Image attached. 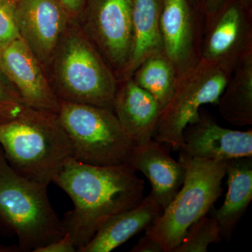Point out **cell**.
I'll return each mask as SVG.
<instances>
[{
  "mask_svg": "<svg viewBox=\"0 0 252 252\" xmlns=\"http://www.w3.org/2000/svg\"><path fill=\"white\" fill-rule=\"evenodd\" d=\"M0 147L14 171L47 187L74 158L72 143L58 113L31 107L0 124Z\"/></svg>",
  "mask_w": 252,
  "mask_h": 252,
  "instance_id": "cell-2",
  "label": "cell"
},
{
  "mask_svg": "<svg viewBox=\"0 0 252 252\" xmlns=\"http://www.w3.org/2000/svg\"><path fill=\"white\" fill-rule=\"evenodd\" d=\"M229 69L221 59L204 58L176 79L170 100L162 109L155 140L173 150L185 147L183 132L200 117V107L218 103L229 83Z\"/></svg>",
  "mask_w": 252,
  "mask_h": 252,
  "instance_id": "cell-6",
  "label": "cell"
},
{
  "mask_svg": "<svg viewBox=\"0 0 252 252\" xmlns=\"http://www.w3.org/2000/svg\"><path fill=\"white\" fill-rule=\"evenodd\" d=\"M160 29L167 59L172 65L180 66L190 48L191 30L187 0H164Z\"/></svg>",
  "mask_w": 252,
  "mask_h": 252,
  "instance_id": "cell-17",
  "label": "cell"
},
{
  "mask_svg": "<svg viewBox=\"0 0 252 252\" xmlns=\"http://www.w3.org/2000/svg\"><path fill=\"white\" fill-rule=\"evenodd\" d=\"M3 1V0H0V3H1V1Z\"/></svg>",
  "mask_w": 252,
  "mask_h": 252,
  "instance_id": "cell-28",
  "label": "cell"
},
{
  "mask_svg": "<svg viewBox=\"0 0 252 252\" xmlns=\"http://www.w3.org/2000/svg\"><path fill=\"white\" fill-rule=\"evenodd\" d=\"M132 252H162L161 247L156 240L145 234L131 250Z\"/></svg>",
  "mask_w": 252,
  "mask_h": 252,
  "instance_id": "cell-25",
  "label": "cell"
},
{
  "mask_svg": "<svg viewBox=\"0 0 252 252\" xmlns=\"http://www.w3.org/2000/svg\"><path fill=\"white\" fill-rule=\"evenodd\" d=\"M225 162L228 193L223 205L212 211V217L218 223L220 236L228 240L252 200V157Z\"/></svg>",
  "mask_w": 252,
  "mask_h": 252,
  "instance_id": "cell-15",
  "label": "cell"
},
{
  "mask_svg": "<svg viewBox=\"0 0 252 252\" xmlns=\"http://www.w3.org/2000/svg\"><path fill=\"white\" fill-rule=\"evenodd\" d=\"M47 187L14 171L0 149V219L17 235L21 252H34L66 233Z\"/></svg>",
  "mask_w": 252,
  "mask_h": 252,
  "instance_id": "cell-4",
  "label": "cell"
},
{
  "mask_svg": "<svg viewBox=\"0 0 252 252\" xmlns=\"http://www.w3.org/2000/svg\"><path fill=\"white\" fill-rule=\"evenodd\" d=\"M221 240L220 227L213 217L199 219L189 230L173 252H207L211 244Z\"/></svg>",
  "mask_w": 252,
  "mask_h": 252,
  "instance_id": "cell-21",
  "label": "cell"
},
{
  "mask_svg": "<svg viewBox=\"0 0 252 252\" xmlns=\"http://www.w3.org/2000/svg\"><path fill=\"white\" fill-rule=\"evenodd\" d=\"M53 182L70 197L74 208L62 220L77 249L85 246L114 215L138 205L144 182L128 164L96 166L73 158Z\"/></svg>",
  "mask_w": 252,
  "mask_h": 252,
  "instance_id": "cell-1",
  "label": "cell"
},
{
  "mask_svg": "<svg viewBox=\"0 0 252 252\" xmlns=\"http://www.w3.org/2000/svg\"><path fill=\"white\" fill-rule=\"evenodd\" d=\"M228 89L220 96V114L230 124L244 126L252 124V68L251 59L246 61L235 81L228 84Z\"/></svg>",
  "mask_w": 252,
  "mask_h": 252,
  "instance_id": "cell-18",
  "label": "cell"
},
{
  "mask_svg": "<svg viewBox=\"0 0 252 252\" xmlns=\"http://www.w3.org/2000/svg\"><path fill=\"white\" fill-rule=\"evenodd\" d=\"M89 20L109 61L126 69L132 46V0H91Z\"/></svg>",
  "mask_w": 252,
  "mask_h": 252,
  "instance_id": "cell-10",
  "label": "cell"
},
{
  "mask_svg": "<svg viewBox=\"0 0 252 252\" xmlns=\"http://www.w3.org/2000/svg\"><path fill=\"white\" fill-rule=\"evenodd\" d=\"M0 149H1V147H0Z\"/></svg>",
  "mask_w": 252,
  "mask_h": 252,
  "instance_id": "cell-29",
  "label": "cell"
},
{
  "mask_svg": "<svg viewBox=\"0 0 252 252\" xmlns=\"http://www.w3.org/2000/svg\"><path fill=\"white\" fill-rule=\"evenodd\" d=\"M86 0H58L67 12L75 13L84 6Z\"/></svg>",
  "mask_w": 252,
  "mask_h": 252,
  "instance_id": "cell-26",
  "label": "cell"
},
{
  "mask_svg": "<svg viewBox=\"0 0 252 252\" xmlns=\"http://www.w3.org/2000/svg\"><path fill=\"white\" fill-rule=\"evenodd\" d=\"M58 116L71 141L75 160L96 166L127 163L136 145L114 111L60 100Z\"/></svg>",
  "mask_w": 252,
  "mask_h": 252,
  "instance_id": "cell-5",
  "label": "cell"
},
{
  "mask_svg": "<svg viewBox=\"0 0 252 252\" xmlns=\"http://www.w3.org/2000/svg\"><path fill=\"white\" fill-rule=\"evenodd\" d=\"M242 15L236 6L223 13L207 41L205 58L221 59L233 49L241 35Z\"/></svg>",
  "mask_w": 252,
  "mask_h": 252,
  "instance_id": "cell-20",
  "label": "cell"
},
{
  "mask_svg": "<svg viewBox=\"0 0 252 252\" xmlns=\"http://www.w3.org/2000/svg\"><path fill=\"white\" fill-rule=\"evenodd\" d=\"M0 65L26 106L59 112L60 99L46 81L40 62L22 38L0 50Z\"/></svg>",
  "mask_w": 252,
  "mask_h": 252,
  "instance_id": "cell-9",
  "label": "cell"
},
{
  "mask_svg": "<svg viewBox=\"0 0 252 252\" xmlns=\"http://www.w3.org/2000/svg\"><path fill=\"white\" fill-rule=\"evenodd\" d=\"M77 249L74 245L72 237L68 233H64L62 238L52 243L36 249L34 252H74Z\"/></svg>",
  "mask_w": 252,
  "mask_h": 252,
  "instance_id": "cell-24",
  "label": "cell"
},
{
  "mask_svg": "<svg viewBox=\"0 0 252 252\" xmlns=\"http://www.w3.org/2000/svg\"><path fill=\"white\" fill-rule=\"evenodd\" d=\"M16 18V0L0 3V50L21 39Z\"/></svg>",
  "mask_w": 252,
  "mask_h": 252,
  "instance_id": "cell-23",
  "label": "cell"
},
{
  "mask_svg": "<svg viewBox=\"0 0 252 252\" xmlns=\"http://www.w3.org/2000/svg\"><path fill=\"white\" fill-rule=\"evenodd\" d=\"M138 69L135 82L154 96L163 109L171 97L176 81L172 63L158 54L147 59Z\"/></svg>",
  "mask_w": 252,
  "mask_h": 252,
  "instance_id": "cell-19",
  "label": "cell"
},
{
  "mask_svg": "<svg viewBox=\"0 0 252 252\" xmlns=\"http://www.w3.org/2000/svg\"><path fill=\"white\" fill-rule=\"evenodd\" d=\"M170 147L155 140L136 145L127 164L144 174L152 184L151 195L165 209L183 185L186 168L170 156Z\"/></svg>",
  "mask_w": 252,
  "mask_h": 252,
  "instance_id": "cell-12",
  "label": "cell"
},
{
  "mask_svg": "<svg viewBox=\"0 0 252 252\" xmlns=\"http://www.w3.org/2000/svg\"><path fill=\"white\" fill-rule=\"evenodd\" d=\"M183 139L185 147L180 151L190 157L217 161L252 157V130L224 128L204 114L185 127Z\"/></svg>",
  "mask_w": 252,
  "mask_h": 252,
  "instance_id": "cell-11",
  "label": "cell"
},
{
  "mask_svg": "<svg viewBox=\"0 0 252 252\" xmlns=\"http://www.w3.org/2000/svg\"><path fill=\"white\" fill-rule=\"evenodd\" d=\"M114 111L126 135L140 145L153 138L162 108L154 96L130 81L116 93Z\"/></svg>",
  "mask_w": 252,
  "mask_h": 252,
  "instance_id": "cell-13",
  "label": "cell"
},
{
  "mask_svg": "<svg viewBox=\"0 0 252 252\" xmlns=\"http://www.w3.org/2000/svg\"><path fill=\"white\" fill-rule=\"evenodd\" d=\"M16 18L23 40L40 63L49 62L65 29L66 10L58 0H16Z\"/></svg>",
  "mask_w": 252,
  "mask_h": 252,
  "instance_id": "cell-8",
  "label": "cell"
},
{
  "mask_svg": "<svg viewBox=\"0 0 252 252\" xmlns=\"http://www.w3.org/2000/svg\"><path fill=\"white\" fill-rule=\"evenodd\" d=\"M20 251L18 246H4V245H0V252H18Z\"/></svg>",
  "mask_w": 252,
  "mask_h": 252,
  "instance_id": "cell-27",
  "label": "cell"
},
{
  "mask_svg": "<svg viewBox=\"0 0 252 252\" xmlns=\"http://www.w3.org/2000/svg\"><path fill=\"white\" fill-rule=\"evenodd\" d=\"M57 63L60 100L114 111L115 82L98 54L84 38L77 34L68 36Z\"/></svg>",
  "mask_w": 252,
  "mask_h": 252,
  "instance_id": "cell-7",
  "label": "cell"
},
{
  "mask_svg": "<svg viewBox=\"0 0 252 252\" xmlns=\"http://www.w3.org/2000/svg\"><path fill=\"white\" fill-rule=\"evenodd\" d=\"M27 107L0 65V124L18 117Z\"/></svg>",
  "mask_w": 252,
  "mask_h": 252,
  "instance_id": "cell-22",
  "label": "cell"
},
{
  "mask_svg": "<svg viewBox=\"0 0 252 252\" xmlns=\"http://www.w3.org/2000/svg\"><path fill=\"white\" fill-rule=\"evenodd\" d=\"M179 160L186 168L183 185L175 198L146 233L159 244L162 252H173L187 230L207 215L221 195L225 162L189 157L181 151Z\"/></svg>",
  "mask_w": 252,
  "mask_h": 252,
  "instance_id": "cell-3",
  "label": "cell"
},
{
  "mask_svg": "<svg viewBox=\"0 0 252 252\" xmlns=\"http://www.w3.org/2000/svg\"><path fill=\"white\" fill-rule=\"evenodd\" d=\"M132 46L127 74L161 49L158 0H132Z\"/></svg>",
  "mask_w": 252,
  "mask_h": 252,
  "instance_id": "cell-16",
  "label": "cell"
},
{
  "mask_svg": "<svg viewBox=\"0 0 252 252\" xmlns=\"http://www.w3.org/2000/svg\"><path fill=\"white\" fill-rule=\"evenodd\" d=\"M163 209L151 194L138 205L114 215L104 223L79 252H109L155 221Z\"/></svg>",
  "mask_w": 252,
  "mask_h": 252,
  "instance_id": "cell-14",
  "label": "cell"
}]
</instances>
